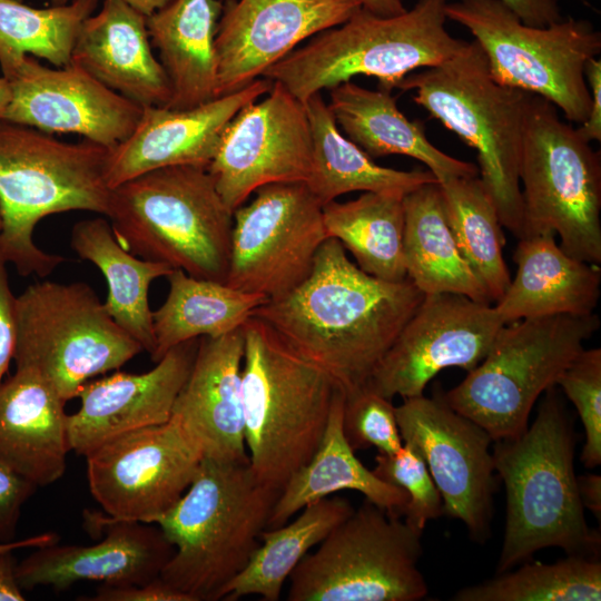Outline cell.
Listing matches in <instances>:
<instances>
[{
    "mask_svg": "<svg viewBox=\"0 0 601 601\" xmlns=\"http://www.w3.org/2000/svg\"><path fill=\"white\" fill-rule=\"evenodd\" d=\"M52 6L66 4L71 0H49ZM145 17L167 6L171 0H121Z\"/></svg>",
    "mask_w": 601,
    "mask_h": 601,
    "instance_id": "obj_52",
    "label": "cell"
},
{
    "mask_svg": "<svg viewBox=\"0 0 601 601\" xmlns=\"http://www.w3.org/2000/svg\"><path fill=\"white\" fill-rule=\"evenodd\" d=\"M578 492L584 509H588L595 519L601 520V476L595 473H585L577 476Z\"/></svg>",
    "mask_w": 601,
    "mask_h": 601,
    "instance_id": "obj_49",
    "label": "cell"
},
{
    "mask_svg": "<svg viewBox=\"0 0 601 601\" xmlns=\"http://www.w3.org/2000/svg\"><path fill=\"white\" fill-rule=\"evenodd\" d=\"M424 294L408 279L362 270L335 238L319 247L306 279L253 316L329 374L344 393L363 387Z\"/></svg>",
    "mask_w": 601,
    "mask_h": 601,
    "instance_id": "obj_1",
    "label": "cell"
},
{
    "mask_svg": "<svg viewBox=\"0 0 601 601\" xmlns=\"http://www.w3.org/2000/svg\"><path fill=\"white\" fill-rule=\"evenodd\" d=\"M447 0H417L411 10L380 17L361 8L270 66L263 77L282 83L302 104L355 76L375 77L392 91L418 68L437 66L466 41L445 28Z\"/></svg>",
    "mask_w": 601,
    "mask_h": 601,
    "instance_id": "obj_8",
    "label": "cell"
},
{
    "mask_svg": "<svg viewBox=\"0 0 601 601\" xmlns=\"http://www.w3.org/2000/svg\"><path fill=\"white\" fill-rule=\"evenodd\" d=\"M151 47L146 17L121 0H105L82 22L70 62L141 107H167L170 83Z\"/></svg>",
    "mask_w": 601,
    "mask_h": 601,
    "instance_id": "obj_25",
    "label": "cell"
},
{
    "mask_svg": "<svg viewBox=\"0 0 601 601\" xmlns=\"http://www.w3.org/2000/svg\"><path fill=\"white\" fill-rule=\"evenodd\" d=\"M358 0H225L217 24V97L252 83L303 40L348 20Z\"/></svg>",
    "mask_w": 601,
    "mask_h": 601,
    "instance_id": "obj_20",
    "label": "cell"
},
{
    "mask_svg": "<svg viewBox=\"0 0 601 601\" xmlns=\"http://www.w3.org/2000/svg\"><path fill=\"white\" fill-rule=\"evenodd\" d=\"M16 370L32 371L68 402L90 378L142 349L86 283L41 282L16 296Z\"/></svg>",
    "mask_w": 601,
    "mask_h": 601,
    "instance_id": "obj_12",
    "label": "cell"
},
{
    "mask_svg": "<svg viewBox=\"0 0 601 601\" xmlns=\"http://www.w3.org/2000/svg\"><path fill=\"white\" fill-rule=\"evenodd\" d=\"M13 551L0 552V601H23L22 589L17 580Z\"/></svg>",
    "mask_w": 601,
    "mask_h": 601,
    "instance_id": "obj_48",
    "label": "cell"
},
{
    "mask_svg": "<svg viewBox=\"0 0 601 601\" xmlns=\"http://www.w3.org/2000/svg\"><path fill=\"white\" fill-rule=\"evenodd\" d=\"M37 487L0 462V543L14 541L22 506Z\"/></svg>",
    "mask_w": 601,
    "mask_h": 601,
    "instance_id": "obj_43",
    "label": "cell"
},
{
    "mask_svg": "<svg viewBox=\"0 0 601 601\" xmlns=\"http://www.w3.org/2000/svg\"><path fill=\"white\" fill-rule=\"evenodd\" d=\"M344 400L338 387L318 449L282 489L267 528L284 525L307 504L344 490L357 491L388 514L402 515L408 500L405 491L378 479L347 443L342 426Z\"/></svg>",
    "mask_w": 601,
    "mask_h": 601,
    "instance_id": "obj_30",
    "label": "cell"
},
{
    "mask_svg": "<svg viewBox=\"0 0 601 601\" xmlns=\"http://www.w3.org/2000/svg\"><path fill=\"white\" fill-rule=\"evenodd\" d=\"M504 324L492 304L452 293L424 295L365 386L388 400L422 395L442 370H473Z\"/></svg>",
    "mask_w": 601,
    "mask_h": 601,
    "instance_id": "obj_17",
    "label": "cell"
},
{
    "mask_svg": "<svg viewBox=\"0 0 601 601\" xmlns=\"http://www.w3.org/2000/svg\"><path fill=\"white\" fill-rule=\"evenodd\" d=\"M267 78L184 110L142 107L127 139L110 149L106 179L112 189L148 171L178 165L207 167L215 157L223 132L247 104L272 88Z\"/></svg>",
    "mask_w": 601,
    "mask_h": 601,
    "instance_id": "obj_22",
    "label": "cell"
},
{
    "mask_svg": "<svg viewBox=\"0 0 601 601\" xmlns=\"http://www.w3.org/2000/svg\"><path fill=\"white\" fill-rule=\"evenodd\" d=\"M244 106L225 128L207 166L225 205L234 213L252 193L276 183H306L312 134L305 105L282 83Z\"/></svg>",
    "mask_w": 601,
    "mask_h": 601,
    "instance_id": "obj_18",
    "label": "cell"
},
{
    "mask_svg": "<svg viewBox=\"0 0 601 601\" xmlns=\"http://www.w3.org/2000/svg\"><path fill=\"white\" fill-rule=\"evenodd\" d=\"M445 14L473 35L494 80L549 100L569 122L585 121L591 98L584 67L601 52V32L589 20L529 26L501 0L447 2Z\"/></svg>",
    "mask_w": 601,
    "mask_h": 601,
    "instance_id": "obj_11",
    "label": "cell"
},
{
    "mask_svg": "<svg viewBox=\"0 0 601 601\" xmlns=\"http://www.w3.org/2000/svg\"><path fill=\"white\" fill-rule=\"evenodd\" d=\"M373 473L382 481L405 491L404 521L423 532L426 523L443 515L442 496L420 452L408 443L394 453H377Z\"/></svg>",
    "mask_w": 601,
    "mask_h": 601,
    "instance_id": "obj_40",
    "label": "cell"
},
{
    "mask_svg": "<svg viewBox=\"0 0 601 601\" xmlns=\"http://www.w3.org/2000/svg\"><path fill=\"white\" fill-rule=\"evenodd\" d=\"M70 245L85 260L96 265L108 285L106 309L114 321L150 355L155 349L149 286L173 268L137 257L115 237L111 225L101 217L81 220L72 227Z\"/></svg>",
    "mask_w": 601,
    "mask_h": 601,
    "instance_id": "obj_33",
    "label": "cell"
},
{
    "mask_svg": "<svg viewBox=\"0 0 601 601\" xmlns=\"http://www.w3.org/2000/svg\"><path fill=\"white\" fill-rule=\"evenodd\" d=\"M305 109L312 134V167L306 185L322 205L352 191L404 197L437 181L430 170H397L375 164L341 134L321 92L308 98Z\"/></svg>",
    "mask_w": 601,
    "mask_h": 601,
    "instance_id": "obj_32",
    "label": "cell"
},
{
    "mask_svg": "<svg viewBox=\"0 0 601 601\" xmlns=\"http://www.w3.org/2000/svg\"><path fill=\"white\" fill-rule=\"evenodd\" d=\"M242 328V402L249 466L262 483L282 491L318 449L339 386L263 319L252 316Z\"/></svg>",
    "mask_w": 601,
    "mask_h": 601,
    "instance_id": "obj_5",
    "label": "cell"
},
{
    "mask_svg": "<svg viewBox=\"0 0 601 601\" xmlns=\"http://www.w3.org/2000/svg\"><path fill=\"white\" fill-rule=\"evenodd\" d=\"M573 403L584 428L581 462L588 469L601 464V348H583L558 378Z\"/></svg>",
    "mask_w": 601,
    "mask_h": 601,
    "instance_id": "obj_41",
    "label": "cell"
},
{
    "mask_svg": "<svg viewBox=\"0 0 601 601\" xmlns=\"http://www.w3.org/2000/svg\"><path fill=\"white\" fill-rule=\"evenodd\" d=\"M422 532L368 500L336 525L288 577V601H420Z\"/></svg>",
    "mask_w": 601,
    "mask_h": 601,
    "instance_id": "obj_13",
    "label": "cell"
},
{
    "mask_svg": "<svg viewBox=\"0 0 601 601\" xmlns=\"http://www.w3.org/2000/svg\"><path fill=\"white\" fill-rule=\"evenodd\" d=\"M327 238L337 239L365 273L390 282L406 277L403 197L366 191L323 205Z\"/></svg>",
    "mask_w": 601,
    "mask_h": 601,
    "instance_id": "obj_36",
    "label": "cell"
},
{
    "mask_svg": "<svg viewBox=\"0 0 601 601\" xmlns=\"http://www.w3.org/2000/svg\"><path fill=\"white\" fill-rule=\"evenodd\" d=\"M226 284L276 299L309 275L327 239L323 205L306 183H276L233 213Z\"/></svg>",
    "mask_w": 601,
    "mask_h": 601,
    "instance_id": "obj_14",
    "label": "cell"
},
{
    "mask_svg": "<svg viewBox=\"0 0 601 601\" xmlns=\"http://www.w3.org/2000/svg\"><path fill=\"white\" fill-rule=\"evenodd\" d=\"M525 24L545 27L562 19L559 0H501Z\"/></svg>",
    "mask_w": 601,
    "mask_h": 601,
    "instance_id": "obj_47",
    "label": "cell"
},
{
    "mask_svg": "<svg viewBox=\"0 0 601 601\" xmlns=\"http://www.w3.org/2000/svg\"><path fill=\"white\" fill-rule=\"evenodd\" d=\"M584 76L590 91L591 106L589 116L577 128L579 135L587 141L601 140V60L590 59L584 67Z\"/></svg>",
    "mask_w": 601,
    "mask_h": 601,
    "instance_id": "obj_46",
    "label": "cell"
},
{
    "mask_svg": "<svg viewBox=\"0 0 601 601\" xmlns=\"http://www.w3.org/2000/svg\"><path fill=\"white\" fill-rule=\"evenodd\" d=\"M395 414L403 443L414 446L428 467L443 514L463 522L471 538L484 543L496 491L490 434L453 410L442 391L404 398Z\"/></svg>",
    "mask_w": 601,
    "mask_h": 601,
    "instance_id": "obj_16",
    "label": "cell"
},
{
    "mask_svg": "<svg viewBox=\"0 0 601 601\" xmlns=\"http://www.w3.org/2000/svg\"><path fill=\"white\" fill-rule=\"evenodd\" d=\"M109 152L88 139L65 142L32 127L0 122V256L20 275L46 277L66 260L36 245L41 219L71 210L108 215Z\"/></svg>",
    "mask_w": 601,
    "mask_h": 601,
    "instance_id": "obj_4",
    "label": "cell"
},
{
    "mask_svg": "<svg viewBox=\"0 0 601 601\" xmlns=\"http://www.w3.org/2000/svg\"><path fill=\"white\" fill-rule=\"evenodd\" d=\"M59 541V536L53 532H46L33 536L24 538L19 541H11L7 543H0L1 551H14L19 549H35L47 544H52Z\"/></svg>",
    "mask_w": 601,
    "mask_h": 601,
    "instance_id": "obj_50",
    "label": "cell"
},
{
    "mask_svg": "<svg viewBox=\"0 0 601 601\" xmlns=\"http://www.w3.org/2000/svg\"><path fill=\"white\" fill-rule=\"evenodd\" d=\"M590 144L552 102L531 93L519 167L521 237L558 234L568 255L600 265L601 161Z\"/></svg>",
    "mask_w": 601,
    "mask_h": 601,
    "instance_id": "obj_10",
    "label": "cell"
},
{
    "mask_svg": "<svg viewBox=\"0 0 601 601\" xmlns=\"http://www.w3.org/2000/svg\"><path fill=\"white\" fill-rule=\"evenodd\" d=\"M22 1V0H21Z\"/></svg>",
    "mask_w": 601,
    "mask_h": 601,
    "instance_id": "obj_55",
    "label": "cell"
},
{
    "mask_svg": "<svg viewBox=\"0 0 601 601\" xmlns=\"http://www.w3.org/2000/svg\"><path fill=\"white\" fill-rule=\"evenodd\" d=\"M494 442V469L506 497L496 573L550 546L568 555L597 558L601 535L588 526L579 496L574 428L553 387L531 426L516 437Z\"/></svg>",
    "mask_w": 601,
    "mask_h": 601,
    "instance_id": "obj_2",
    "label": "cell"
},
{
    "mask_svg": "<svg viewBox=\"0 0 601 601\" xmlns=\"http://www.w3.org/2000/svg\"><path fill=\"white\" fill-rule=\"evenodd\" d=\"M93 499L114 521L152 523L191 484L203 455L175 418L121 434L85 456Z\"/></svg>",
    "mask_w": 601,
    "mask_h": 601,
    "instance_id": "obj_15",
    "label": "cell"
},
{
    "mask_svg": "<svg viewBox=\"0 0 601 601\" xmlns=\"http://www.w3.org/2000/svg\"><path fill=\"white\" fill-rule=\"evenodd\" d=\"M599 316L552 315L504 324L485 357L444 400L481 425L493 441L528 427L534 403L584 348Z\"/></svg>",
    "mask_w": 601,
    "mask_h": 601,
    "instance_id": "obj_9",
    "label": "cell"
},
{
    "mask_svg": "<svg viewBox=\"0 0 601 601\" xmlns=\"http://www.w3.org/2000/svg\"><path fill=\"white\" fill-rule=\"evenodd\" d=\"M516 275L495 309L508 324L523 318L594 313L601 268L568 255L548 231L519 238L513 256Z\"/></svg>",
    "mask_w": 601,
    "mask_h": 601,
    "instance_id": "obj_27",
    "label": "cell"
},
{
    "mask_svg": "<svg viewBox=\"0 0 601 601\" xmlns=\"http://www.w3.org/2000/svg\"><path fill=\"white\" fill-rule=\"evenodd\" d=\"M166 277L168 295L152 312L155 349L150 356L154 362L181 343L239 329L254 311L268 300L265 295L193 277L181 269H173Z\"/></svg>",
    "mask_w": 601,
    "mask_h": 601,
    "instance_id": "obj_34",
    "label": "cell"
},
{
    "mask_svg": "<svg viewBox=\"0 0 601 601\" xmlns=\"http://www.w3.org/2000/svg\"><path fill=\"white\" fill-rule=\"evenodd\" d=\"M91 601H193L187 594L174 589L160 577L145 584H102Z\"/></svg>",
    "mask_w": 601,
    "mask_h": 601,
    "instance_id": "obj_44",
    "label": "cell"
},
{
    "mask_svg": "<svg viewBox=\"0 0 601 601\" xmlns=\"http://www.w3.org/2000/svg\"><path fill=\"white\" fill-rule=\"evenodd\" d=\"M221 11L220 0H171L146 17L170 83L167 108L190 109L217 98L215 37Z\"/></svg>",
    "mask_w": 601,
    "mask_h": 601,
    "instance_id": "obj_28",
    "label": "cell"
},
{
    "mask_svg": "<svg viewBox=\"0 0 601 601\" xmlns=\"http://www.w3.org/2000/svg\"><path fill=\"white\" fill-rule=\"evenodd\" d=\"M90 528H102L106 538L92 545L35 548L17 564L22 590L49 587L63 591L80 581L109 585L145 584L160 577L175 552L160 528L139 521H114L86 512Z\"/></svg>",
    "mask_w": 601,
    "mask_h": 601,
    "instance_id": "obj_21",
    "label": "cell"
},
{
    "mask_svg": "<svg viewBox=\"0 0 601 601\" xmlns=\"http://www.w3.org/2000/svg\"><path fill=\"white\" fill-rule=\"evenodd\" d=\"M243 328L200 337L190 373L171 416L199 449L203 459L247 464L242 402Z\"/></svg>",
    "mask_w": 601,
    "mask_h": 601,
    "instance_id": "obj_24",
    "label": "cell"
},
{
    "mask_svg": "<svg viewBox=\"0 0 601 601\" xmlns=\"http://www.w3.org/2000/svg\"><path fill=\"white\" fill-rule=\"evenodd\" d=\"M454 601H599L601 562L568 555L553 563L523 562L516 570L462 588Z\"/></svg>",
    "mask_w": 601,
    "mask_h": 601,
    "instance_id": "obj_39",
    "label": "cell"
},
{
    "mask_svg": "<svg viewBox=\"0 0 601 601\" xmlns=\"http://www.w3.org/2000/svg\"><path fill=\"white\" fill-rule=\"evenodd\" d=\"M354 509L346 497L329 495L304 506L289 524L265 529L249 562L225 587L220 600L237 601L247 595L279 600L285 581L300 560Z\"/></svg>",
    "mask_w": 601,
    "mask_h": 601,
    "instance_id": "obj_35",
    "label": "cell"
},
{
    "mask_svg": "<svg viewBox=\"0 0 601 601\" xmlns=\"http://www.w3.org/2000/svg\"><path fill=\"white\" fill-rule=\"evenodd\" d=\"M107 217L131 254L226 283L233 211L207 167L169 166L125 181L112 188Z\"/></svg>",
    "mask_w": 601,
    "mask_h": 601,
    "instance_id": "obj_6",
    "label": "cell"
},
{
    "mask_svg": "<svg viewBox=\"0 0 601 601\" xmlns=\"http://www.w3.org/2000/svg\"><path fill=\"white\" fill-rule=\"evenodd\" d=\"M391 401L365 385L345 394L342 426L354 451L375 447L377 453H394L402 447Z\"/></svg>",
    "mask_w": 601,
    "mask_h": 601,
    "instance_id": "obj_42",
    "label": "cell"
},
{
    "mask_svg": "<svg viewBox=\"0 0 601 601\" xmlns=\"http://www.w3.org/2000/svg\"><path fill=\"white\" fill-rule=\"evenodd\" d=\"M437 183L459 249L495 303L511 278L502 252L503 226L494 203L477 176L446 177Z\"/></svg>",
    "mask_w": 601,
    "mask_h": 601,
    "instance_id": "obj_37",
    "label": "cell"
},
{
    "mask_svg": "<svg viewBox=\"0 0 601 601\" xmlns=\"http://www.w3.org/2000/svg\"><path fill=\"white\" fill-rule=\"evenodd\" d=\"M2 76L12 91L6 121L77 134L109 149L129 137L142 111L72 62L51 68L27 55Z\"/></svg>",
    "mask_w": 601,
    "mask_h": 601,
    "instance_id": "obj_19",
    "label": "cell"
},
{
    "mask_svg": "<svg viewBox=\"0 0 601 601\" xmlns=\"http://www.w3.org/2000/svg\"><path fill=\"white\" fill-rule=\"evenodd\" d=\"M403 206L406 277L424 295L452 293L492 304L459 249L439 183L408 193L403 197Z\"/></svg>",
    "mask_w": 601,
    "mask_h": 601,
    "instance_id": "obj_31",
    "label": "cell"
},
{
    "mask_svg": "<svg viewBox=\"0 0 601 601\" xmlns=\"http://www.w3.org/2000/svg\"><path fill=\"white\" fill-rule=\"evenodd\" d=\"M279 493L249 463L203 459L183 496L152 522L175 548L160 579L193 601L220 600L258 548Z\"/></svg>",
    "mask_w": 601,
    "mask_h": 601,
    "instance_id": "obj_3",
    "label": "cell"
},
{
    "mask_svg": "<svg viewBox=\"0 0 601 601\" xmlns=\"http://www.w3.org/2000/svg\"><path fill=\"white\" fill-rule=\"evenodd\" d=\"M11 99L12 91L10 82L4 76H0V122L4 120Z\"/></svg>",
    "mask_w": 601,
    "mask_h": 601,
    "instance_id": "obj_53",
    "label": "cell"
},
{
    "mask_svg": "<svg viewBox=\"0 0 601 601\" xmlns=\"http://www.w3.org/2000/svg\"><path fill=\"white\" fill-rule=\"evenodd\" d=\"M331 112L348 139L372 159L404 155L422 161L436 180L475 177L479 168L451 157L427 138L420 120H410L397 108L391 91L370 90L345 81L329 89Z\"/></svg>",
    "mask_w": 601,
    "mask_h": 601,
    "instance_id": "obj_29",
    "label": "cell"
},
{
    "mask_svg": "<svg viewBox=\"0 0 601 601\" xmlns=\"http://www.w3.org/2000/svg\"><path fill=\"white\" fill-rule=\"evenodd\" d=\"M198 341L170 348L148 372H117L85 383L77 395L79 410L67 415L70 451L86 456L121 434L169 421L190 373Z\"/></svg>",
    "mask_w": 601,
    "mask_h": 601,
    "instance_id": "obj_23",
    "label": "cell"
},
{
    "mask_svg": "<svg viewBox=\"0 0 601 601\" xmlns=\"http://www.w3.org/2000/svg\"><path fill=\"white\" fill-rule=\"evenodd\" d=\"M97 4L98 0H71L38 9L21 0H0L1 71L27 55L45 59L53 67L68 65L80 27Z\"/></svg>",
    "mask_w": 601,
    "mask_h": 601,
    "instance_id": "obj_38",
    "label": "cell"
},
{
    "mask_svg": "<svg viewBox=\"0 0 601 601\" xmlns=\"http://www.w3.org/2000/svg\"><path fill=\"white\" fill-rule=\"evenodd\" d=\"M477 152L480 180L500 221L520 238L523 204L519 167L531 93L494 80L480 45L466 42L444 62L398 85Z\"/></svg>",
    "mask_w": 601,
    "mask_h": 601,
    "instance_id": "obj_7",
    "label": "cell"
},
{
    "mask_svg": "<svg viewBox=\"0 0 601 601\" xmlns=\"http://www.w3.org/2000/svg\"><path fill=\"white\" fill-rule=\"evenodd\" d=\"M1 227H2V220H1V215H0V231H1Z\"/></svg>",
    "mask_w": 601,
    "mask_h": 601,
    "instance_id": "obj_54",
    "label": "cell"
},
{
    "mask_svg": "<svg viewBox=\"0 0 601 601\" xmlns=\"http://www.w3.org/2000/svg\"><path fill=\"white\" fill-rule=\"evenodd\" d=\"M65 401L32 371L0 383V462L37 486L58 481L70 451Z\"/></svg>",
    "mask_w": 601,
    "mask_h": 601,
    "instance_id": "obj_26",
    "label": "cell"
},
{
    "mask_svg": "<svg viewBox=\"0 0 601 601\" xmlns=\"http://www.w3.org/2000/svg\"><path fill=\"white\" fill-rule=\"evenodd\" d=\"M362 8L380 17H393L406 11L402 0H358Z\"/></svg>",
    "mask_w": 601,
    "mask_h": 601,
    "instance_id": "obj_51",
    "label": "cell"
},
{
    "mask_svg": "<svg viewBox=\"0 0 601 601\" xmlns=\"http://www.w3.org/2000/svg\"><path fill=\"white\" fill-rule=\"evenodd\" d=\"M16 337V296L10 289L7 262L0 256V383L13 358Z\"/></svg>",
    "mask_w": 601,
    "mask_h": 601,
    "instance_id": "obj_45",
    "label": "cell"
}]
</instances>
